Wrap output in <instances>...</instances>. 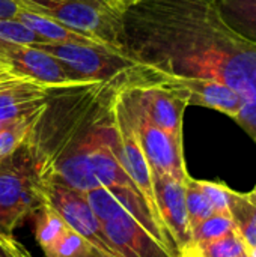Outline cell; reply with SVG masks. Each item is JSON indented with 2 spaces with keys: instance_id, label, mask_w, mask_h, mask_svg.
Returning <instances> with one entry per match:
<instances>
[{
  "instance_id": "obj_1",
  "label": "cell",
  "mask_w": 256,
  "mask_h": 257,
  "mask_svg": "<svg viewBox=\"0 0 256 257\" xmlns=\"http://www.w3.org/2000/svg\"><path fill=\"white\" fill-rule=\"evenodd\" d=\"M125 53L152 69L235 90V122L256 143V44L222 17L219 0H136L124 14Z\"/></svg>"
},
{
  "instance_id": "obj_2",
  "label": "cell",
  "mask_w": 256,
  "mask_h": 257,
  "mask_svg": "<svg viewBox=\"0 0 256 257\" xmlns=\"http://www.w3.org/2000/svg\"><path fill=\"white\" fill-rule=\"evenodd\" d=\"M122 81H89L56 87L26 139L44 178L86 193L101 187L89 166L94 130L110 111Z\"/></svg>"
},
{
  "instance_id": "obj_3",
  "label": "cell",
  "mask_w": 256,
  "mask_h": 257,
  "mask_svg": "<svg viewBox=\"0 0 256 257\" xmlns=\"http://www.w3.org/2000/svg\"><path fill=\"white\" fill-rule=\"evenodd\" d=\"M38 48L56 57L78 81H125L131 87L154 86L157 72L127 53L104 45L38 42Z\"/></svg>"
},
{
  "instance_id": "obj_4",
  "label": "cell",
  "mask_w": 256,
  "mask_h": 257,
  "mask_svg": "<svg viewBox=\"0 0 256 257\" xmlns=\"http://www.w3.org/2000/svg\"><path fill=\"white\" fill-rule=\"evenodd\" d=\"M47 184L26 142L0 160V224L6 232L14 233L24 218L48 205Z\"/></svg>"
},
{
  "instance_id": "obj_5",
  "label": "cell",
  "mask_w": 256,
  "mask_h": 257,
  "mask_svg": "<svg viewBox=\"0 0 256 257\" xmlns=\"http://www.w3.org/2000/svg\"><path fill=\"white\" fill-rule=\"evenodd\" d=\"M21 6L125 53L122 14L103 0H17Z\"/></svg>"
},
{
  "instance_id": "obj_6",
  "label": "cell",
  "mask_w": 256,
  "mask_h": 257,
  "mask_svg": "<svg viewBox=\"0 0 256 257\" xmlns=\"http://www.w3.org/2000/svg\"><path fill=\"white\" fill-rule=\"evenodd\" d=\"M84 197L121 257H177L127 212L109 188L89 190Z\"/></svg>"
},
{
  "instance_id": "obj_7",
  "label": "cell",
  "mask_w": 256,
  "mask_h": 257,
  "mask_svg": "<svg viewBox=\"0 0 256 257\" xmlns=\"http://www.w3.org/2000/svg\"><path fill=\"white\" fill-rule=\"evenodd\" d=\"M47 200L65 223L94 247L98 257H121L107 238L103 223L88 203L84 193L50 179L47 184Z\"/></svg>"
},
{
  "instance_id": "obj_8",
  "label": "cell",
  "mask_w": 256,
  "mask_h": 257,
  "mask_svg": "<svg viewBox=\"0 0 256 257\" xmlns=\"http://www.w3.org/2000/svg\"><path fill=\"white\" fill-rule=\"evenodd\" d=\"M113 116L118 128V136H119V158L121 163L134 182L136 188L140 191V194L145 197L146 203L149 205L154 217L157 221L163 226L157 203H155V196H154V184H152V173L148 166V161L145 158V154L140 146L133 110L130 105V99L127 95V89L121 90L118 96L115 98L113 102ZM164 229V226H163ZM166 230V229H164ZM167 233V232H166Z\"/></svg>"
},
{
  "instance_id": "obj_9",
  "label": "cell",
  "mask_w": 256,
  "mask_h": 257,
  "mask_svg": "<svg viewBox=\"0 0 256 257\" xmlns=\"http://www.w3.org/2000/svg\"><path fill=\"white\" fill-rule=\"evenodd\" d=\"M128 95V90H127ZM130 105L133 110L139 140L148 166L152 175H167L177 178L180 181H186L189 178L184 152H183V139L174 137L161 128L155 126L131 101Z\"/></svg>"
},
{
  "instance_id": "obj_10",
  "label": "cell",
  "mask_w": 256,
  "mask_h": 257,
  "mask_svg": "<svg viewBox=\"0 0 256 257\" xmlns=\"http://www.w3.org/2000/svg\"><path fill=\"white\" fill-rule=\"evenodd\" d=\"M155 86L166 89L187 105H199L220 111L234 120L243 110L241 96L231 87L217 81L193 77H178L157 71Z\"/></svg>"
},
{
  "instance_id": "obj_11",
  "label": "cell",
  "mask_w": 256,
  "mask_h": 257,
  "mask_svg": "<svg viewBox=\"0 0 256 257\" xmlns=\"http://www.w3.org/2000/svg\"><path fill=\"white\" fill-rule=\"evenodd\" d=\"M0 60L8 63L18 77L32 78L48 86L65 87L89 83L78 81L65 65L36 45L0 39Z\"/></svg>"
},
{
  "instance_id": "obj_12",
  "label": "cell",
  "mask_w": 256,
  "mask_h": 257,
  "mask_svg": "<svg viewBox=\"0 0 256 257\" xmlns=\"http://www.w3.org/2000/svg\"><path fill=\"white\" fill-rule=\"evenodd\" d=\"M186 181L167 175H152L158 215L178 251L192 242V229L186 209Z\"/></svg>"
},
{
  "instance_id": "obj_13",
  "label": "cell",
  "mask_w": 256,
  "mask_h": 257,
  "mask_svg": "<svg viewBox=\"0 0 256 257\" xmlns=\"http://www.w3.org/2000/svg\"><path fill=\"white\" fill-rule=\"evenodd\" d=\"M133 104L158 128L183 139V117L189 107L183 99L158 86L127 89Z\"/></svg>"
},
{
  "instance_id": "obj_14",
  "label": "cell",
  "mask_w": 256,
  "mask_h": 257,
  "mask_svg": "<svg viewBox=\"0 0 256 257\" xmlns=\"http://www.w3.org/2000/svg\"><path fill=\"white\" fill-rule=\"evenodd\" d=\"M56 87L60 86H48L26 77L0 81V120H15L38 110Z\"/></svg>"
},
{
  "instance_id": "obj_15",
  "label": "cell",
  "mask_w": 256,
  "mask_h": 257,
  "mask_svg": "<svg viewBox=\"0 0 256 257\" xmlns=\"http://www.w3.org/2000/svg\"><path fill=\"white\" fill-rule=\"evenodd\" d=\"M20 5V3H18ZM15 18L27 26L39 39L41 42H60V44H81V45H101L91 39L89 36L69 29L45 15H41L35 11L27 9L26 6L20 5V9ZM110 48V47H109Z\"/></svg>"
},
{
  "instance_id": "obj_16",
  "label": "cell",
  "mask_w": 256,
  "mask_h": 257,
  "mask_svg": "<svg viewBox=\"0 0 256 257\" xmlns=\"http://www.w3.org/2000/svg\"><path fill=\"white\" fill-rule=\"evenodd\" d=\"M219 9L235 32L256 44V0H219Z\"/></svg>"
},
{
  "instance_id": "obj_17",
  "label": "cell",
  "mask_w": 256,
  "mask_h": 257,
  "mask_svg": "<svg viewBox=\"0 0 256 257\" xmlns=\"http://www.w3.org/2000/svg\"><path fill=\"white\" fill-rule=\"evenodd\" d=\"M33 215H35V236L47 257L56 247V244L60 241V238L65 235L69 226L50 205H44Z\"/></svg>"
},
{
  "instance_id": "obj_18",
  "label": "cell",
  "mask_w": 256,
  "mask_h": 257,
  "mask_svg": "<svg viewBox=\"0 0 256 257\" xmlns=\"http://www.w3.org/2000/svg\"><path fill=\"white\" fill-rule=\"evenodd\" d=\"M229 212L235 232L247 247H256V205L247 197L232 191L229 200Z\"/></svg>"
},
{
  "instance_id": "obj_19",
  "label": "cell",
  "mask_w": 256,
  "mask_h": 257,
  "mask_svg": "<svg viewBox=\"0 0 256 257\" xmlns=\"http://www.w3.org/2000/svg\"><path fill=\"white\" fill-rule=\"evenodd\" d=\"M45 104L26 116L15 119L11 125H8L5 130L0 131V160L11 155L14 151H17L26 142V139L29 137L30 131L35 126V123L38 122L42 110L45 108Z\"/></svg>"
},
{
  "instance_id": "obj_20",
  "label": "cell",
  "mask_w": 256,
  "mask_h": 257,
  "mask_svg": "<svg viewBox=\"0 0 256 257\" xmlns=\"http://www.w3.org/2000/svg\"><path fill=\"white\" fill-rule=\"evenodd\" d=\"M186 209L190 229L196 227L199 223L214 214L207 196L199 188L198 181L190 176L186 181Z\"/></svg>"
},
{
  "instance_id": "obj_21",
  "label": "cell",
  "mask_w": 256,
  "mask_h": 257,
  "mask_svg": "<svg viewBox=\"0 0 256 257\" xmlns=\"http://www.w3.org/2000/svg\"><path fill=\"white\" fill-rule=\"evenodd\" d=\"M234 230V223L231 215L213 214L196 227L192 229V242L199 245L214 239H219Z\"/></svg>"
},
{
  "instance_id": "obj_22",
  "label": "cell",
  "mask_w": 256,
  "mask_h": 257,
  "mask_svg": "<svg viewBox=\"0 0 256 257\" xmlns=\"http://www.w3.org/2000/svg\"><path fill=\"white\" fill-rule=\"evenodd\" d=\"M196 247L202 257H237L247 251V245L235 232V229L219 239L199 244Z\"/></svg>"
},
{
  "instance_id": "obj_23",
  "label": "cell",
  "mask_w": 256,
  "mask_h": 257,
  "mask_svg": "<svg viewBox=\"0 0 256 257\" xmlns=\"http://www.w3.org/2000/svg\"><path fill=\"white\" fill-rule=\"evenodd\" d=\"M47 257H98L94 247L71 227Z\"/></svg>"
},
{
  "instance_id": "obj_24",
  "label": "cell",
  "mask_w": 256,
  "mask_h": 257,
  "mask_svg": "<svg viewBox=\"0 0 256 257\" xmlns=\"http://www.w3.org/2000/svg\"><path fill=\"white\" fill-rule=\"evenodd\" d=\"M198 185L207 196L214 214L231 215L229 200H231L232 190L228 185L220 182H211V181H198Z\"/></svg>"
},
{
  "instance_id": "obj_25",
  "label": "cell",
  "mask_w": 256,
  "mask_h": 257,
  "mask_svg": "<svg viewBox=\"0 0 256 257\" xmlns=\"http://www.w3.org/2000/svg\"><path fill=\"white\" fill-rule=\"evenodd\" d=\"M0 39L29 45L41 42V39L17 18H0Z\"/></svg>"
},
{
  "instance_id": "obj_26",
  "label": "cell",
  "mask_w": 256,
  "mask_h": 257,
  "mask_svg": "<svg viewBox=\"0 0 256 257\" xmlns=\"http://www.w3.org/2000/svg\"><path fill=\"white\" fill-rule=\"evenodd\" d=\"M0 257H32L30 253L14 238L12 233L0 229Z\"/></svg>"
},
{
  "instance_id": "obj_27",
  "label": "cell",
  "mask_w": 256,
  "mask_h": 257,
  "mask_svg": "<svg viewBox=\"0 0 256 257\" xmlns=\"http://www.w3.org/2000/svg\"><path fill=\"white\" fill-rule=\"evenodd\" d=\"M18 9L17 0H0V18H15Z\"/></svg>"
},
{
  "instance_id": "obj_28",
  "label": "cell",
  "mask_w": 256,
  "mask_h": 257,
  "mask_svg": "<svg viewBox=\"0 0 256 257\" xmlns=\"http://www.w3.org/2000/svg\"><path fill=\"white\" fill-rule=\"evenodd\" d=\"M106 5H109L112 9H115L119 14H124L136 0H103Z\"/></svg>"
},
{
  "instance_id": "obj_29",
  "label": "cell",
  "mask_w": 256,
  "mask_h": 257,
  "mask_svg": "<svg viewBox=\"0 0 256 257\" xmlns=\"http://www.w3.org/2000/svg\"><path fill=\"white\" fill-rule=\"evenodd\" d=\"M11 78H20L15 71L5 62L0 60V81H5V80H11Z\"/></svg>"
},
{
  "instance_id": "obj_30",
  "label": "cell",
  "mask_w": 256,
  "mask_h": 257,
  "mask_svg": "<svg viewBox=\"0 0 256 257\" xmlns=\"http://www.w3.org/2000/svg\"><path fill=\"white\" fill-rule=\"evenodd\" d=\"M247 197H249V199H250V200H252V202L256 205V187L253 188V191L247 193Z\"/></svg>"
},
{
  "instance_id": "obj_31",
  "label": "cell",
  "mask_w": 256,
  "mask_h": 257,
  "mask_svg": "<svg viewBox=\"0 0 256 257\" xmlns=\"http://www.w3.org/2000/svg\"><path fill=\"white\" fill-rule=\"evenodd\" d=\"M247 256L256 257V247H247Z\"/></svg>"
},
{
  "instance_id": "obj_32",
  "label": "cell",
  "mask_w": 256,
  "mask_h": 257,
  "mask_svg": "<svg viewBox=\"0 0 256 257\" xmlns=\"http://www.w3.org/2000/svg\"><path fill=\"white\" fill-rule=\"evenodd\" d=\"M18 119H20V117H18ZM12 122H14V120H9V122H5V120H0V131H2V130H5V128H6L8 125H11Z\"/></svg>"
},
{
  "instance_id": "obj_33",
  "label": "cell",
  "mask_w": 256,
  "mask_h": 257,
  "mask_svg": "<svg viewBox=\"0 0 256 257\" xmlns=\"http://www.w3.org/2000/svg\"><path fill=\"white\" fill-rule=\"evenodd\" d=\"M237 257H249V256H247V251H246V253H243V254H240V256H237Z\"/></svg>"
},
{
  "instance_id": "obj_34",
  "label": "cell",
  "mask_w": 256,
  "mask_h": 257,
  "mask_svg": "<svg viewBox=\"0 0 256 257\" xmlns=\"http://www.w3.org/2000/svg\"><path fill=\"white\" fill-rule=\"evenodd\" d=\"M0 229H3V227H2V224H0ZM3 230H5V229H3ZM5 232H6V230H5Z\"/></svg>"
}]
</instances>
